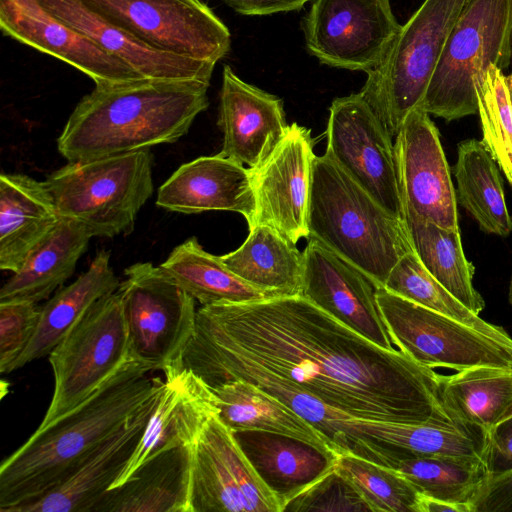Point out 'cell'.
Here are the masks:
<instances>
[{
  "mask_svg": "<svg viewBox=\"0 0 512 512\" xmlns=\"http://www.w3.org/2000/svg\"><path fill=\"white\" fill-rule=\"evenodd\" d=\"M41 307L27 301L0 303V372L10 373L13 364L31 341Z\"/></svg>",
  "mask_w": 512,
  "mask_h": 512,
  "instance_id": "ab89813d",
  "label": "cell"
},
{
  "mask_svg": "<svg viewBox=\"0 0 512 512\" xmlns=\"http://www.w3.org/2000/svg\"><path fill=\"white\" fill-rule=\"evenodd\" d=\"M160 267L202 306L274 297L235 275L194 236L176 246Z\"/></svg>",
  "mask_w": 512,
  "mask_h": 512,
  "instance_id": "836d02e7",
  "label": "cell"
},
{
  "mask_svg": "<svg viewBox=\"0 0 512 512\" xmlns=\"http://www.w3.org/2000/svg\"><path fill=\"white\" fill-rule=\"evenodd\" d=\"M471 505L472 512H512V469L490 474Z\"/></svg>",
  "mask_w": 512,
  "mask_h": 512,
  "instance_id": "b9f144b4",
  "label": "cell"
},
{
  "mask_svg": "<svg viewBox=\"0 0 512 512\" xmlns=\"http://www.w3.org/2000/svg\"><path fill=\"white\" fill-rule=\"evenodd\" d=\"M191 477V444L166 448L109 489L92 512H191Z\"/></svg>",
  "mask_w": 512,
  "mask_h": 512,
  "instance_id": "d4e9b609",
  "label": "cell"
},
{
  "mask_svg": "<svg viewBox=\"0 0 512 512\" xmlns=\"http://www.w3.org/2000/svg\"><path fill=\"white\" fill-rule=\"evenodd\" d=\"M165 386L130 459L113 482L123 484L147 459L181 444H191L207 420L219 414L216 396L192 371L181 366L163 372Z\"/></svg>",
  "mask_w": 512,
  "mask_h": 512,
  "instance_id": "44dd1931",
  "label": "cell"
},
{
  "mask_svg": "<svg viewBox=\"0 0 512 512\" xmlns=\"http://www.w3.org/2000/svg\"><path fill=\"white\" fill-rule=\"evenodd\" d=\"M486 462L490 474L512 469V416L488 434Z\"/></svg>",
  "mask_w": 512,
  "mask_h": 512,
  "instance_id": "7bdbcfd3",
  "label": "cell"
},
{
  "mask_svg": "<svg viewBox=\"0 0 512 512\" xmlns=\"http://www.w3.org/2000/svg\"><path fill=\"white\" fill-rule=\"evenodd\" d=\"M383 287L404 299L488 335L502 340H512V337L502 327L483 320L454 297L428 272L414 250L400 258L390 271Z\"/></svg>",
  "mask_w": 512,
  "mask_h": 512,
  "instance_id": "8d00e7d4",
  "label": "cell"
},
{
  "mask_svg": "<svg viewBox=\"0 0 512 512\" xmlns=\"http://www.w3.org/2000/svg\"><path fill=\"white\" fill-rule=\"evenodd\" d=\"M191 512H282L234 432L212 415L191 443Z\"/></svg>",
  "mask_w": 512,
  "mask_h": 512,
  "instance_id": "5bb4252c",
  "label": "cell"
},
{
  "mask_svg": "<svg viewBox=\"0 0 512 512\" xmlns=\"http://www.w3.org/2000/svg\"><path fill=\"white\" fill-rule=\"evenodd\" d=\"M150 149L68 162L45 183L63 218L82 224L92 237L112 238L134 229L153 193Z\"/></svg>",
  "mask_w": 512,
  "mask_h": 512,
  "instance_id": "5b68a950",
  "label": "cell"
},
{
  "mask_svg": "<svg viewBox=\"0 0 512 512\" xmlns=\"http://www.w3.org/2000/svg\"><path fill=\"white\" fill-rule=\"evenodd\" d=\"M218 126L220 154L250 169L271 154L289 128L282 99L245 82L229 65L222 71Z\"/></svg>",
  "mask_w": 512,
  "mask_h": 512,
  "instance_id": "ffe728a7",
  "label": "cell"
},
{
  "mask_svg": "<svg viewBox=\"0 0 512 512\" xmlns=\"http://www.w3.org/2000/svg\"><path fill=\"white\" fill-rule=\"evenodd\" d=\"M0 28L16 41L75 67L95 86L145 80L90 38L55 18L38 0H0Z\"/></svg>",
  "mask_w": 512,
  "mask_h": 512,
  "instance_id": "d6986e66",
  "label": "cell"
},
{
  "mask_svg": "<svg viewBox=\"0 0 512 512\" xmlns=\"http://www.w3.org/2000/svg\"><path fill=\"white\" fill-rule=\"evenodd\" d=\"M440 398L453 421L488 435L512 414V368L479 366L440 375Z\"/></svg>",
  "mask_w": 512,
  "mask_h": 512,
  "instance_id": "1f68e13d",
  "label": "cell"
},
{
  "mask_svg": "<svg viewBox=\"0 0 512 512\" xmlns=\"http://www.w3.org/2000/svg\"><path fill=\"white\" fill-rule=\"evenodd\" d=\"M326 153L384 209L404 221L393 137L359 92L329 107Z\"/></svg>",
  "mask_w": 512,
  "mask_h": 512,
  "instance_id": "4fadbf2b",
  "label": "cell"
},
{
  "mask_svg": "<svg viewBox=\"0 0 512 512\" xmlns=\"http://www.w3.org/2000/svg\"><path fill=\"white\" fill-rule=\"evenodd\" d=\"M345 432V451L392 467L406 456H465L486 460L488 435L458 422L395 423L344 418L336 422Z\"/></svg>",
  "mask_w": 512,
  "mask_h": 512,
  "instance_id": "e0dca14e",
  "label": "cell"
},
{
  "mask_svg": "<svg viewBox=\"0 0 512 512\" xmlns=\"http://www.w3.org/2000/svg\"><path fill=\"white\" fill-rule=\"evenodd\" d=\"M210 83L145 79L95 86L57 139L68 162L93 160L178 141L209 106Z\"/></svg>",
  "mask_w": 512,
  "mask_h": 512,
  "instance_id": "3957f363",
  "label": "cell"
},
{
  "mask_svg": "<svg viewBox=\"0 0 512 512\" xmlns=\"http://www.w3.org/2000/svg\"><path fill=\"white\" fill-rule=\"evenodd\" d=\"M376 301L392 343L424 367L512 368V340L488 335L384 287H377Z\"/></svg>",
  "mask_w": 512,
  "mask_h": 512,
  "instance_id": "9c48e42d",
  "label": "cell"
},
{
  "mask_svg": "<svg viewBox=\"0 0 512 512\" xmlns=\"http://www.w3.org/2000/svg\"><path fill=\"white\" fill-rule=\"evenodd\" d=\"M308 228L309 238L353 264L378 287L413 250L405 222L384 209L326 152L313 163Z\"/></svg>",
  "mask_w": 512,
  "mask_h": 512,
  "instance_id": "277c9868",
  "label": "cell"
},
{
  "mask_svg": "<svg viewBox=\"0 0 512 512\" xmlns=\"http://www.w3.org/2000/svg\"><path fill=\"white\" fill-rule=\"evenodd\" d=\"M147 46L212 64L229 51L226 25L200 0H81Z\"/></svg>",
  "mask_w": 512,
  "mask_h": 512,
  "instance_id": "8fae6325",
  "label": "cell"
},
{
  "mask_svg": "<svg viewBox=\"0 0 512 512\" xmlns=\"http://www.w3.org/2000/svg\"><path fill=\"white\" fill-rule=\"evenodd\" d=\"M121 293L130 353L165 372L181 366L183 351L196 324L195 299L160 266L135 263L124 270Z\"/></svg>",
  "mask_w": 512,
  "mask_h": 512,
  "instance_id": "30bf717a",
  "label": "cell"
},
{
  "mask_svg": "<svg viewBox=\"0 0 512 512\" xmlns=\"http://www.w3.org/2000/svg\"><path fill=\"white\" fill-rule=\"evenodd\" d=\"M512 60V0H467L429 82L422 109L447 122L477 114L476 85Z\"/></svg>",
  "mask_w": 512,
  "mask_h": 512,
  "instance_id": "8992f818",
  "label": "cell"
},
{
  "mask_svg": "<svg viewBox=\"0 0 512 512\" xmlns=\"http://www.w3.org/2000/svg\"><path fill=\"white\" fill-rule=\"evenodd\" d=\"M404 222L413 250L428 272L479 315L485 302L474 287L475 267L464 253L459 229H446L411 213L404 214Z\"/></svg>",
  "mask_w": 512,
  "mask_h": 512,
  "instance_id": "e575fe53",
  "label": "cell"
},
{
  "mask_svg": "<svg viewBox=\"0 0 512 512\" xmlns=\"http://www.w3.org/2000/svg\"><path fill=\"white\" fill-rule=\"evenodd\" d=\"M245 455L270 489L286 505L335 469L337 456L286 435L265 431L234 432Z\"/></svg>",
  "mask_w": 512,
  "mask_h": 512,
  "instance_id": "4316f807",
  "label": "cell"
},
{
  "mask_svg": "<svg viewBox=\"0 0 512 512\" xmlns=\"http://www.w3.org/2000/svg\"><path fill=\"white\" fill-rule=\"evenodd\" d=\"M467 0H424L382 61L367 72L360 93L393 138L421 108L446 41Z\"/></svg>",
  "mask_w": 512,
  "mask_h": 512,
  "instance_id": "52a82bcc",
  "label": "cell"
},
{
  "mask_svg": "<svg viewBox=\"0 0 512 512\" xmlns=\"http://www.w3.org/2000/svg\"><path fill=\"white\" fill-rule=\"evenodd\" d=\"M302 296L385 349H395L376 301L377 285L314 238L303 251Z\"/></svg>",
  "mask_w": 512,
  "mask_h": 512,
  "instance_id": "ac0fdd59",
  "label": "cell"
},
{
  "mask_svg": "<svg viewBox=\"0 0 512 512\" xmlns=\"http://www.w3.org/2000/svg\"><path fill=\"white\" fill-rule=\"evenodd\" d=\"M243 15H270L300 10L310 0H220Z\"/></svg>",
  "mask_w": 512,
  "mask_h": 512,
  "instance_id": "ee69618b",
  "label": "cell"
},
{
  "mask_svg": "<svg viewBox=\"0 0 512 512\" xmlns=\"http://www.w3.org/2000/svg\"><path fill=\"white\" fill-rule=\"evenodd\" d=\"M157 206L183 214L231 211L250 224L254 195L249 168L220 153L181 165L158 189Z\"/></svg>",
  "mask_w": 512,
  "mask_h": 512,
  "instance_id": "603a6c76",
  "label": "cell"
},
{
  "mask_svg": "<svg viewBox=\"0 0 512 512\" xmlns=\"http://www.w3.org/2000/svg\"><path fill=\"white\" fill-rule=\"evenodd\" d=\"M420 512H472V508L468 504L453 503L422 494Z\"/></svg>",
  "mask_w": 512,
  "mask_h": 512,
  "instance_id": "f6af8a7d",
  "label": "cell"
},
{
  "mask_svg": "<svg viewBox=\"0 0 512 512\" xmlns=\"http://www.w3.org/2000/svg\"><path fill=\"white\" fill-rule=\"evenodd\" d=\"M181 367L207 386L264 374L350 418L452 422L440 375L363 337L302 295L197 310Z\"/></svg>",
  "mask_w": 512,
  "mask_h": 512,
  "instance_id": "6da1fadb",
  "label": "cell"
},
{
  "mask_svg": "<svg viewBox=\"0 0 512 512\" xmlns=\"http://www.w3.org/2000/svg\"><path fill=\"white\" fill-rule=\"evenodd\" d=\"M401 26L391 0H314L302 23L306 48L322 64L366 73Z\"/></svg>",
  "mask_w": 512,
  "mask_h": 512,
  "instance_id": "7c38bea8",
  "label": "cell"
},
{
  "mask_svg": "<svg viewBox=\"0 0 512 512\" xmlns=\"http://www.w3.org/2000/svg\"><path fill=\"white\" fill-rule=\"evenodd\" d=\"M220 259L239 278L271 296L302 294L303 252L269 226L249 228L242 245Z\"/></svg>",
  "mask_w": 512,
  "mask_h": 512,
  "instance_id": "4dcf8cb0",
  "label": "cell"
},
{
  "mask_svg": "<svg viewBox=\"0 0 512 512\" xmlns=\"http://www.w3.org/2000/svg\"><path fill=\"white\" fill-rule=\"evenodd\" d=\"M48 356L54 389L37 429L84 402L132 357L120 291L95 302Z\"/></svg>",
  "mask_w": 512,
  "mask_h": 512,
  "instance_id": "ba28073f",
  "label": "cell"
},
{
  "mask_svg": "<svg viewBox=\"0 0 512 512\" xmlns=\"http://www.w3.org/2000/svg\"><path fill=\"white\" fill-rule=\"evenodd\" d=\"M119 285L110 265V252L99 251L83 274L59 289L41 307L37 329L11 372L48 356L85 312L101 298L115 292Z\"/></svg>",
  "mask_w": 512,
  "mask_h": 512,
  "instance_id": "f546056e",
  "label": "cell"
},
{
  "mask_svg": "<svg viewBox=\"0 0 512 512\" xmlns=\"http://www.w3.org/2000/svg\"><path fill=\"white\" fill-rule=\"evenodd\" d=\"M313 148L311 130L294 122L271 154L249 168L255 204L249 228L269 226L295 244L309 238Z\"/></svg>",
  "mask_w": 512,
  "mask_h": 512,
  "instance_id": "9a60e30c",
  "label": "cell"
},
{
  "mask_svg": "<svg viewBox=\"0 0 512 512\" xmlns=\"http://www.w3.org/2000/svg\"><path fill=\"white\" fill-rule=\"evenodd\" d=\"M482 143L512 187V104L504 71L491 66L476 85Z\"/></svg>",
  "mask_w": 512,
  "mask_h": 512,
  "instance_id": "f35d334b",
  "label": "cell"
},
{
  "mask_svg": "<svg viewBox=\"0 0 512 512\" xmlns=\"http://www.w3.org/2000/svg\"><path fill=\"white\" fill-rule=\"evenodd\" d=\"M428 497L459 504L472 501L490 475L483 458L465 456H406L392 467Z\"/></svg>",
  "mask_w": 512,
  "mask_h": 512,
  "instance_id": "d590c367",
  "label": "cell"
},
{
  "mask_svg": "<svg viewBox=\"0 0 512 512\" xmlns=\"http://www.w3.org/2000/svg\"><path fill=\"white\" fill-rule=\"evenodd\" d=\"M55 18L90 38L149 80L210 83L215 64L153 49L103 19L81 0H38Z\"/></svg>",
  "mask_w": 512,
  "mask_h": 512,
  "instance_id": "cb8c5ba5",
  "label": "cell"
},
{
  "mask_svg": "<svg viewBox=\"0 0 512 512\" xmlns=\"http://www.w3.org/2000/svg\"><path fill=\"white\" fill-rule=\"evenodd\" d=\"M422 108L411 111L395 136L399 189L405 213L459 229L455 187L439 131Z\"/></svg>",
  "mask_w": 512,
  "mask_h": 512,
  "instance_id": "2e32d148",
  "label": "cell"
},
{
  "mask_svg": "<svg viewBox=\"0 0 512 512\" xmlns=\"http://www.w3.org/2000/svg\"><path fill=\"white\" fill-rule=\"evenodd\" d=\"M335 470L372 512H420L422 494L396 469L347 453L337 456Z\"/></svg>",
  "mask_w": 512,
  "mask_h": 512,
  "instance_id": "74e56055",
  "label": "cell"
},
{
  "mask_svg": "<svg viewBox=\"0 0 512 512\" xmlns=\"http://www.w3.org/2000/svg\"><path fill=\"white\" fill-rule=\"evenodd\" d=\"M45 181L23 174L0 175V268L16 272L59 222Z\"/></svg>",
  "mask_w": 512,
  "mask_h": 512,
  "instance_id": "484cf974",
  "label": "cell"
},
{
  "mask_svg": "<svg viewBox=\"0 0 512 512\" xmlns=\"http://www.w3.org/2000/svg\"><path fill=\"white\" fill-rule=\"evenodd\" d=\"M79 222L61 217L0 290V303H38L50 297L74 273L91 239Z\"/></svg>",
  "mask_w": 512,
  "mask_h": 512,
  "instance_id": "83f0119b",
  "label": "cell"
},
{
  "mask_svg": "<svg viewBox=\"0 0 512 512\" xmlns=\"http://www.w3.org/2000/svg\"><path fill=\"white\" fill-rule=\"evenodd\" d=\"M284 511H371L356 489L335 469L290 501Z\"/></svg>",
  "mask_w": 512,
  "mask_h": 512,
  "instance_id": "60d3db41",
  "label": "cell"
},
{
  "mask_svg": "<svg viewBox=\"0 0 512 512\" xmlns=\"http://www.w3.org/2000/svg\"><path fill=\"white\" fill-rule=\"evenodd\" d=\"M129 358L89 398L42 429L0 466V512L42 497L65 481L102 442L121 429L165 381Z\"/></svg>",
  "mask_w": 512,
  "mask_h": 512,
  "instance_id": "7a4b0ae2",
  "label": "cell"
},
{
  "mask_svg": "<svg viewBox=\"0 0 512 512\" xmlns=\"http://www.w3.org/2000/svg\"><path fill=\"white\" fill-rule=\"evenodd\" d=\"M210 389L216 396L219 418L233 432L252 430L282 434L330 455H339L317 428L256 384L237 379Z\"/></svg>",
  "mask_w": 512,
  "mask_h": 512,
  "instance_id": "f1b7e54d",
  "label": "cell"
},
{
  "mask_svg": "<svg viewBox=\"0 0 512 512\" xmlns=\"http://www.w3.org/2000/svg\"><path fill=\"white\" fill-rule=\"evenodd\" d=\"M164 386L121 429L97 446L65 481L11 512H92L130 459Z\"/></svg>",
  "mask_w": 512,
  "mask_h": 512,
  "instance_id": "7402d4cb",
  "label": "cell"
},
{
  "mask_svg": "<svg viewBox=\"0 0 512 512\" xmlns=\"http://www.w3.org/2000/svg\"><path fill=\"white\" fill-rule=\"evenodd\" d=\"M506 83L509 91V96L512 104V72L506 75Z\"/></svg>",
  "mask_w": 512,
  "mask_h": 512,
  "instance_id": "bcb514c9",
  "label": "cell"
},
{
  "mask_svg": "<svg viewBox=\"0 0 512 512\" xmlns=\"http://www.w3.org/2000/svg\"><path fill=\"white\" fill-rule=\"evenodd\" d=\"M508 299L510 304L512 305V275L509 282Z\"/></svg>",
  "mask_w": 512,
  "mask_h": 512,
  "instance_id": "7dc6e473",
  "label": "cell"
},
{
  "mask_svg": "<svg viewBox=\"0 0 512 512\" xmlns=\"http://www.w3.org/2000/svg\"><path fill=\"white\" fill-rule=\"evenodd\" d=\"M456 201L487 233L507 237L512 218L507 208L498 165L482 141L467 139L457 146L453 167Z\"/></svg>",
  "mask_w": 512,
  "mask_h": 512,
  "instance_id": "d6a6232c",
  "label": "cell"
}]
</instances>
